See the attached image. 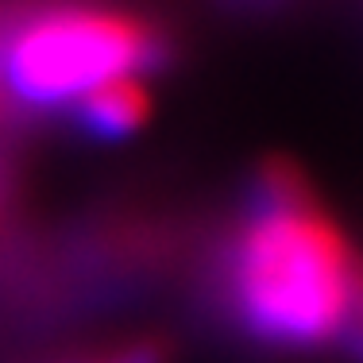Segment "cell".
Instances as JSON below:
<instances>
[{"mask_svg":"<svg viewBox=\"0 0 363 363\" xmlns=\"http://www.w3.org/2000/svg\"><path fill=\"white\" fill-rule=\"evenodd\" d=\"M236 317L255 336L313 348L348 333L363 309V267L298 170L271 167L228 259Z\"/></svg>","mask_w":363,"mask_h":363,"instance_id":"6da1fadb","label":"cell"},{"mask_svg":"<svg viewBox=\"0 0 363 363\" xmlns=\"http://www.w3.org/2000/svg\"><path fill=\"white\" fill-rule=\"evenodd\" d=\"M159 55L143 20L120 8L70 4L28 20L4 47V74L31 105L85 101L93 89L135 77Z\"/></svg>","mask_w":363,"mask_h":363,"instance_id":"7a4b0ae2","label":"cell"},{"mask_svg":"<svg viewBox=\"0 0 363 363\" xmlns=\"http://www.w3.org/2000/svg\"><path fill=\"white\" fill-rule=\"evenodd\" d=\"M147 108H151V97H147V85L135 77H120V82H108L101 89H93L89 97L82 101L85 124L97 135H128L147 120Z\"/></svg>","mask_w":363,"mask_h":363,"instance_id":"3957f363","label":"cell"},{"mask_svg":"<svg viewBox=\"0 0 363 363\" xmlns=\"http://www.w3.org/2000/svg\"><path fill=\"white\" fill-rule=\"evenodd\" d=\"M77 363H162V348L159 344H128V348H112L105 356H89Z\"/></svg>","mask_w":363,"mask_h":363,"instance_id":"277c9868","label":"cell"},{"mask_svg":"<svg viewBox=\"0 0 363 363\" xmlns=\"http://www.w3.org/2000/svg\"><path fill=\"white\" fill-rule=\"evenodd\" d=\"M348 336H352V344H356V352H359V356H363V309H359L356 325L348 328Z\"/></svg>","mask_w":363,"mask_h":363,"instance_id":"5b68a950","label":"cell"}]
</instances>
